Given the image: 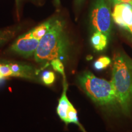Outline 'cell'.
Segmentation results:
<instances>
[{
	"label": "cell",
	"instance_id": "1",
	"mask_svg": "<svg viewBox=\"0 0 132 132\" xmlns=\"http://www.w3.org/2000/svg\"><path fill=\"white\" fill-rule=\"evenodd\" d=\"M69 48V40L65 30V23L61 20H53L50 28L40 39L34 53L37 62L64 59Z\"/></svg>",
	"mask_w": 132,
	"mask_h": 132
},
{
	"label": "cell",
	"instance_id": "2",
	"mask_svg": "<svg viewBox=\"0 0 132 132\" xmlns=\"http://www.w3.org/2000/svg\"><path fill=\"white\" fill-rule=\"evenodd\" d=\"M111 82L117 102L125 114L130 113L132 103V61L122 54L114 59Z\"/></svg>",
	"mask_w": 132,
	"mask_h": 132
},
{
	"label": "cell",
	"instance_id": "3",
	"mask_svg": "<svg viewBox=\"0 0 132 132\" xmlns=\"http://www.w3.org/2000/svg\"><path fill=\"white\" fill-rule=\"evenodd\" d=\"M78 82L86 94L98 105H110L117 102L111 81L85 72L79 76Z\"/></svg>",
	"mask_w": 132,
	"mask_h": 132
},
{
	"label": "cell",
	"instance_id": "4",
	"mask_svg": "<svg viewBox=\"0 0 132 132\" xmlns=\"http://www.w3.org/2000/svg\"><path fill=\"white\" fill-rule=\"evenodd\" d=\"M90 17L95 30L109 36L111 29V13L106 0H95Z\"/></svg>",
	"mask_w": 132,
	"mask_h": 132
},
{
	"label": "cell",
	"instance_id": "5",
	"mask_svg": "<svg viewBox=\"0 0 132 132\" xmlns=\"http://www.w3.org/2000/svg\"><path fill=\"white\" fill-rule=\"evenodd\" d=\"M40 40L33 37L31 31L20 36L11 46L13 52L24 57L34 55Z\"/></svg>",
	"mask_w": 132,
	"mask_h": 132
},
{
	"label": "cell",
	"instance_id": "6",
	"mask_svg": "<svg viewBox=\"0 0 132 132\" xmlns=\"http://www.w3.org/2000/svg\"><path fill=\"white\" fill-rule=\"evenodd\" d=\"M112 17L120 27L132 32V5L128 3L115 4Z\"/></svg>",
	"mask_w": 132,
	"mask_h": 132
},
{
	"label": "cell",
	"instance_id": "7",
	"mask_svg": "<svg viewBox=\"0 0 132 132\" xmlns=\"http://www.w3.org/2000/svg\"><path fill=\"white\" fill-rule=\"evenodd\" d=\"M67 84L64 83V90L62 92L61 97L59 100L58 106L57 107V113L59 117L64 122L67 121V111L72 103L69 102L68 98L67 97Z\"/></svg>",
	"mask_w": 132,
	"mask_h": 132
},
{
	"label": "cell",
	"instance_id": "8",
	"mask_svg": "<svg viewBox=\"0 0 132 132\" xmlns=\"http://www.w3.org/2000/svg\"><path fill=\"white\" fill-rule=\"evenodd\" d=\"M9 65L12 72V77L26 78H32L33 77V69L29 66L18 64H11Z\"/></svg>",
	"mask_w": 132,
	"mask_h": 132
},
{
	"label": "cell",
	"instance_id": "9",
	"mask_svg": "<svg viewBox=\"0 0 132 132\" xmlns=\"http://www.w3.org/2000/svg\"><path fill=\"white\" fill-rule=\"evenodd\" d=\"M91 44L97 51H102L105 48L108 43V36L103 33L96 31L91 37Z\"/></svg>",
	"mask_w": 132,
	"mask_h": 132
},
{
	"label": "cell",
	"instance_id": "10",
	"mask_svg": "<svg viewBox=\"0 0 132 132\" xmlns=\"http://www.w3.org/2000/svg\"><path fill=\"white\" fill-rule=\"evenodd\" d=\"M52 21L53 20H48L31 30L30 31L33 37L40 40V39L45 35L46 33L50 28L52 24Z\"/></svg>",
	"mask_w": 132,
	"mask_h": 132
},
{
	"label": "cell",
	"instance_id": "11",
	"mask_svg": "<svg viewBox=\"0 0 132 132\" xmlns=\"http://www.w3.org/2000/svg\"><path fill=\"white\" fill-rule=\"evenodd\" d=\"M16 31L14 29H6L0 31V46L12 39L15 34Z\"/></svg>",
	"mask_w": 132,
	"mask_h": 132
},
{
	"label": "cell",
	"instance_id": "12",
	"mask_svg": "<svg viewBox=\"0 0 132 132\" xmlns=\"http://www.w3.org/2000/svg\"><path fill=\"white\" fill-rule=\"evenodd\" d=\"M111 63V59L106 56H102L98 58L94 62V67L97 70H102L105 69Z\"/></svg>",
	"mask_w": 132,
	"mask_h": 132
},
{
	"label": "cell",
	"instance_id": "13",
	"mask_svg": "<svg viewBox=\"0 0 132 132\" xmlns=\"http://www.w3.org/2000/svg\"><path fill=\"white\" fill-rule=\"evenodd\" d=\"M42 81L46 85H50L53 83L55 80V75L53 72L45 71L42 73Z\"/></svg>",
	"mask_w": 132,
	"mask_h": 132
},
{
	"label": "cell",
	"instance_id": "14",
	"mask_svg": "<svg viewBox=\"0 0 132 132\" xmlns=\"http://www.w3.org/2000/svg\"><path fill=\"white\" fill-rule=\"evenodd\" d=\"M51 64H52L53 68L54 70H55L59 73L62 74L63 75L64 78L65 77V73H64V65L62 64L61 60L59 59H55L52 60L51 61Z\"/></svg>",
	"mask_w": 132,
	"mask_h": 132
},
{
	"label": "cell",
	"instance_id": "15",
	"mask_svg": "<svg viewBox=\"0 0 132 132\" xmlns=\"http://www.w3.org/2000/svg\"><path fill=\"white\" fill-rule=\"evenodd\" d=\"M0 74L4 78L7 77H12V72H11L9 64H6V65L0 64Z\"/></svg>",
	"mask_w": 132,
	"mask_h": 132
},
{
	"label": "cell",
	"instance_id": "16",
	"mask_svg": "<svg viewBox=\"0 0 132 132\" xmlns=\"http://www.w3.org/2000/svg\"><path fill=\"white\" fill-rule=\"evenodd\" d=\"M109 1H110V3H113V4H116V1H117V0H109Z\"/></svg>",
	"mask_w": 132,
	"mask_h": 132
},
{
	"label": "cell",
	"instance_id": "17",
	"mask_svg": "<svg viewBox=\"0 0 132 132\" xmlns=\"http://www.w3.org/2000/svg\"><path fill=\"white\" fill-rule=\"evenodd\" d=\"M55 2L56 5H59V3H60V0H55Z\"/></svg>",
	"mask_w": 132,
	"mask_h": 132
},
{
	"label": "cell",
	"instance_id": "18",
	"mask_svg": "<svg viewBox=\"0 0 132 132\" xmlns=\"http://www.w3.org/2000/svg\"><path fill=\"white\" fill-rule=\"evenodd\" d=\"M82 1H83V0H76V2H77V3H78V4H80V3H81Z\"/></svg>",
	"mask_w": 132,
	"mask_h": 132
},
{
	"label": "cell",
	"instance_id": "19",
	"mask_svg": "<svg viewBox=\"0 0 132 132\" xmlns=\"http://www.w3.org/2000/svg\"><path fill=\"white\" fill-rule=\"evenodd\" d=\"M3 78H4V77H3V76H2V75H1V74H0V80H1V79H3Z\"/></svg>",
	"mask_w": 132,
	"mask_h": 132
},
{
	"label": "cell",
	"instance_id": "20",
	"mask_svg": "<svg viewBox=\"0 0 132 132\" xmlns=\"http://www.w3.org/2000/svg\"><path fill=\"white\" fill-rule=\"evenodd\" d=\"M131 34H132V32H131Z\"/></svg>",
	"mask_w": 132,
	"mask_h": 132
}]
</instances>
